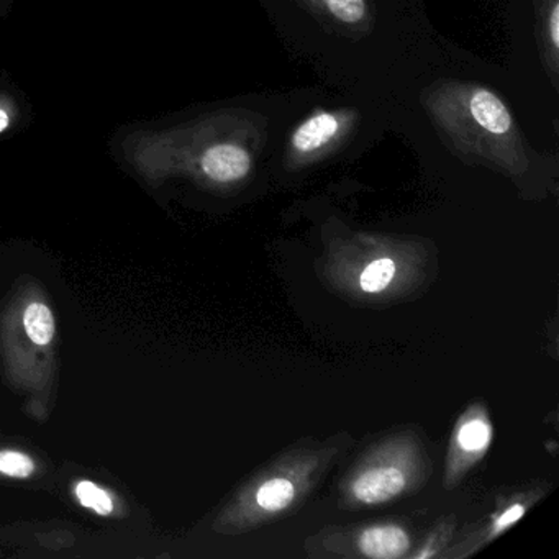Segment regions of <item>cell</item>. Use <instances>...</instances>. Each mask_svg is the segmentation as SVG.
Listing matches in <instances>:
<instances>
[{"mask_svg": "<svg viewBox=\"0 0 559 559\" xmlns=\"http://www.w3.org/2000/svg\"><path fill=\"white\" fill-rule=\"evenodd\" d=\"M345 126L346 119L342 114L320 110L297 127L290 136V150L297 158L317 155L342 135Z\"/></svg>", "mask_w": 559, "mask_h": 559, "instance_id": "3957f363", "label": "cell"}, {"mask_svg": "<svg viewBox=\"0 0 559 559\" xmlns=\"http://www.w3.org/2000/svg\"><path fill=\"white\" fill-rule=\"evenodd\" d=\"M25 330L32 342L48 345L55 336V319L44 304L34 302L27 307L24 316Z\"/></svg>", "mask_w": 559, "mask_h": 559, "instance_id": "9c48e42d", "label": "cell"}, {"mask_svg": "<svg viewBox=\"0 0 559 559\" xmlns=\"http://www.w3.org/2000/svg\"><path fill=\"white\" fill-rule=\"evenodd\" d=\"M358 546L368 558L397 559L411 548V538L401 526L378 525L366 528L359 535Z\"/></svg>", "mask_w": 559, "mask_h": 559, "instance_id": "5b68a950", "label": "cell"}, {"mask_svg": "<svg viewBox=\"0 0 559 559\" xmlns=\"http://www.w3.org/2000/svg\"><path fill=\"white\" fill-rule=\"evenodd\" d=\"M309 2L345 27H359L369 17L368 0H309Z\"/></svg>", "mask_w": 559, "mask_h": 559, "instance_id": "ba28073f", "label": "cell"}, {"mask_svg": "<svg viewBox=\"0 0 559 559\" xmlns=\"http://www.w3.org/2000/svg\"><path fill=\"white\" fill-rule=\"evenodd\" d=\"M395 263L389 258H381V260L372 261L366 270L362 271L359 277V286L365 293L378 294L388 289L395 277Z\"/></svg>", "mask_w": 559, "mask_h": 559, "instance_id": "30bf717a", "label": "cell"}, {"mask_svg": "<svg viewBox=\"0 0 559 559\" xmlns=\"http://www.w3.org/2000/svg\"><path fill=\"white\" fill-rule=\"evenodd\" d=\"M9 127V116L5 110L0 109V133L4 132Z\"/></svg>", "mask_w": 559, "mask_h": 559, "instance_id": "9a60e30c", "label": "cell"}, {"mask_svg": "<svg viewBox=\"0 0 559 559\" xmlns=\"http://www.w3.org/2000/svg\"><path fill=\"white\" fill-rule=\"evenodd\" d=\"M76 497L86 509L94 510L99 515H110L114 510V502L106 490L100 489L91 480H81L76 486Z\"/></svg>", "mask_w": 559, "mask_h": 559, "instance_id": "8fae6325", "label": "cell"}, {"mask_svg": "<svg viewBox=\"0 0 559 559\" xmlns=\"http://www.w3.org/2000/svg\"><path fill=\"white\" fill-rule=\"evenodd\" d=\"M296 499V486L287 477H274L258 487L254 502L266 513H280Z\"/></svg>", "mask_w": 559, "mask_h": 559, "instance_id": "52a82bcc", "label": "cell"}, {"mask_svg": "<svg viewBox=\"0 0 559 559\" xmlns=\"http://www.w3.org/2000/svg\"><path fill=\"white\" fill-rule=\"evenodd\" d=\"M523 513H525V506H522V503H515V506L507 509L506 512L500 513V515L497 516L496 522H493L492 535H499L503 530H507L509 526H512L513 523L519 522V520L522 519Z\"/></svg>", "mask_w": 559, "mask_h": 559, "instance_id": "4fadbf2b", "label": "cell"}, {"mask_svg": "<svg viewBox=\"0 0 559 559\" xmlns=\"http://www.w3.org/2000/svg\"><path fill=\"white\" fill-rule=\"evenodd\" d=\"M546 35H548L549 45H551L552 53H556L559 48V5L558 2H552L551 11H549L548 19H546Z\"/></svg>", "mask_w": 559, "mask_h": 559, "instance_id": "5bb4252c", "label": "cell"}, {"mask_svg": "<svg viewBox=\"0 0 559 559\" xmlns=\"http://www.w3.org/2000/svg\"><path fill=\"white\" fill-rule=\"evenodd\" d=\"M199 168L212 182L234 185L250 175L253 159L238 143H215L202 152Z\"/></svg>", "mask_w": 559, "mask_h": 559, "instance_id": "7a4b0ae2", "label": "cell"}, {"mask_svg": "<svg viewBox=\"0 0 559 559\" xmlns=\"http://www.w3.org/2000/svg\"><path fill=\"white\" fill-rule=\"evenodd\" d=\"M35 464L27 454L17 451H2L0 453V473L11 477H28L34 473Z\"/></svg>", "mask_w": 559, "mask_h": 559, "instance_id": "7c38bea8", "label": "cell"}, {"mask_svg": "<svg viewBox=\"0 0 559 559\" xmlns=\"http://www.w3.org/2000/svg\"><path fill=\"white\" fill-rule=\"evenodd\" d=\"M443 94L433 110L460 145L509 166L522 162V136L497 94L479 86H453Z\"/></svg>", "mask_w": 559, "mask_h": 559, "instance_id": "6da1fadb", "label": "cell"}, {"mask_svg": "<svg viewBox=\"0 0 559 559\" xmlns=\"http://www.w3.org/2000/svg\"><path fill=\"white\" fill-rule=\"evenodd\" d=\"M407 486V476L401 467L384 464V466L368 467L358 474L352 484V493L362 506H381L401 496Z\"/></svg>", "mask_w": 559, "mask_h": 559, "instance_id": "277c9868", "label": "cell"}, {"mask_svg": "<svg viewBox=\"0 0 559 559\" xmlns=\"http://www.w3.org/2000/svg\"><path fill=\"white\" fill-rule=\"evenodd\" d=\"M456 447L463 451L467 456L476 457L483 456L486 453L487 448L490 447L492 441V427H490L489 420L480 415H474V417L466 418L463 424L457 427Z\"/></svg>", "mask_w": 559, "mask_h": 559, "instance_id": "8992f818", "label": "cell"}]
</instances>
